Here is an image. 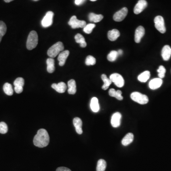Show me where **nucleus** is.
<instances>
[{
    "instance_id": "nucleus-39",
    "label": "nucleus",
    "mask_w": 171,
    "mask_h": 171,
    "mask_svg": "<svg viewBox=\"0 0 171 171\" xmlns=\"http://www.w3.org/2000/svg\"><path fill=\"white\" fill-rule=\"evenodd\" d=\"M123 52V51L122 50H118V56L122 55Z\"/></svg>"
},
{
    "instance_id": "nucleus-36",
    "label": "nucleus",
    "mask_w": 171,
    "mask_h": 171,
    "mask_svg": "<svg viewBox=\"0 0 171 171\" xmlns=\"http://www.w3.org/2000/svg\"><path fill=\"white\" fill-rule=\"evenodd\" d=\"M8 126L4 122H0V133L5 134L8 132Z\"/></svg>"
},
{
    "instance_id": "nucleus-38",
    "label": "nucleus",
    "mask_w": 171,
    "mask_h": 171,
    "mask_svg": "<svg viewBox=\"0 0 171 171\" xmlns=\"http://www.w3.org/2000/svg\"><path fill=\"white\" fill-rule=\"evenodd\" d=\"M86 0H75V4L77 5H80L84 3Z\"/></svg>"
},
{
    "instance_id": "nucleus-3",
    "label": "nucleus",
    "mask_w": 171,
    "mask_h": 171,
    "mask_svg": "<svg viewBox=\"0 0 171 171\" xmlns=\"http://www.w3.org/2000/svg\"><path fill=\"white\" fill-rule=\"evenodd\" d=\"M64 49L63 44L60 41L57 42L56 44L52 45L48 50L47 54L49 57L54 58L60 54V51H62Z\"/></svg>"
},
{
    "instance_id": "nucleus-30",
    "label": "nucleus",
    "mask_w": 171,
    "mask_h": 171,
    "mask_svg": "<svg viewBox=\"0 0 171 171\" xmlns=\"http://www.w3.org/2000/svg\"><path fill=\"white\" fill-rule=\"evenodd\" d=\"M107 167V163L104 159L98 160L97 163V171H105Z\"/></svg>"
},
{
    "instance_id": "nucleus-5",
    "label": "nucleus",
    "mask_w": 171,
    "mask_h": 171,
    "mask_svg": "<svg viewBox=\"0 0 171 171\" xmlns=\"http://www.w3.org/2000/svg\"><path fill=\"white\" fill-rule=\"evenodd\" d=\"M69 25L71 26L72 29H77L79 28H84L86 25V22L84 21L78 20L76 16H73L68 22Z\"/></svg>"
},
{
    "instance_id": "nucleus-7",
    "label": "nucleus",
    "mask_w": 171,
    "mask_h": 171,
    "mask_svg": "<svg viewBox=\"0 0 171 171\" xmlns=\"http://www.w3.org/2000/svg\"><path fill=\"white\" fill-rule=\"evenodd\" d=\"M110 80L112 82L114 83L116 86L118 88H122L124 84V81L123 78L121 75L118 73H114L110 76Z\"/></svg>"
},
{
    "instance_id": "nucleus-27",
    "label": "nucleus",
    "mask_w": 171,
    "mask_h": 171,
    "mask_svg": "<svg viewBox=\"0 0 171 171\" xmlns=\"http://www.w3.org/2000/svg\"><path fill=\"white\" fill-rule=\"evenodd\" d=\"M150 73L149 71H145L139 75L138 77V80L141 82H146L150 78Z\"/></svg>"
},
{
    "instance_id": "nucleus-33",
    "label": "nucleus",
    "mask_w": 171,
    "mask_h": 171,
    "mask_svg": "<svg viewBox=\"0 0 171 171\" xmlns=\"http://www.w3.org/2000/svg\"><path fill=\"white\" fill-rule=\"evenodd\" d=\"M96 27V25L93 24H89L86 25L85 27L83 28L84 32H85L86 34H91L94 28Z\"/></svg>"
},
{
    "instance_id": "nucleus-4",
    "label": "nucleus",
    "mask_w": 171,
    "mask_h": 171,
    "mask_svg": "<svg viewBox=\"0 0 171 171\" xmlns=\"http://www.w3.org/2000/svg\"><path fill=\"white\" fill-rule=\"evenodd\" d=\"M130 97L133 101L141 105L146 104L149 101L147 96L138 92H133L131 94Z\"/></svg>"
},
{
    "instance_id": "nucleus-41",
    "label": "nucleus",
    "mask_w": 171,
    "mask_h": 171,
    "mask_svg": "<svg viewBox=\"0 0 171 171\" xmlns=\"http://www.w3.org/2000/svg\"><path fill=\"white\" fill-rule=\"evenodd\" d=\"M90 1H91L94 2L96 1L97 0H90Z\"/></svg>"
},
{
    "instance_id": "nucleus-6",
    "label": "nucleus",
    "mask_w": 171,
    "mask_h": 171,
    "mask_svg": "<svg viewBox=\"0 0 171 171\" xmlns=\"http://www.w3.org/2000/svg\"><path fill=\"white\" fill-rule=\"evenodd\" d=\"M155 27L161 34L166 32V28L164 24V19L161 16H157L154 20Z\"/></svg>"
},
{
    "instance_id": "nucleus-10",
    "label": "nucleus",
    "mask_w": 171,
    "mask_h": 171,
    "mask_svg": "<svg viewBox=\"0 0 171 171\" xmlns=\"http://www.w3.org/2000/svg\"><path fill=\"white\" fill-rule=\"evenodd\" d=\"M15 90L16 93L20 94L23 91V87L24 85V80L22 78H18L14 81Z\"/></svg>"
},
{
    "instance_id": "nucleus-1",
    "label": "nucleus",
    "mask_w": 171,
    "mask_h": 171,
    "mask_svg": "<svg viewBox=\"0 0 171 171\" xmlns=\"http://www.w3.org/2000/svg\"><path fill=\"white\" fill-rule=\"evenodd\" d=\"M50 142V137L47 130L40 129L38 130L37 134L35 136L34 143L36 147L43 148L47 147Z\"/></svg>"
},
{
    "instance_id": "nucleus-22",
    "label": "nucleus",
    "mask_w": 171,
    "mask_h": 171,
    "mask_svg": "<svg viewBox=\"0 0 171 171\" xmlns=\"http://www.w3.org/2000/svg\"><path fill=\"white\" fill-rule=\"evenodd\" d=\"M122 91L118 90L116 91L114 89H111L109 90V96L112 97H115L117 99L119 100H122L123 99V97L122 96Z\"/></svg>"
},
{
    "instance_id": "nucleus-21",
    "label": "nucleus",
    "mask_w": 171,
    "mask_h": 171,
    "mask_svg": "<svg viewBox=\"0 0 171 171\" xmlns=\"http://www.w3.org/2000/svg\"><path fill=\"white\" fill-rule=\"evenodd\" d=\"M68 93L70 95H74L76 93V83L74 79H70L68 82Z\"/></svg>"
},
{
    "instance_id": "nucleus-8",
    "label": "nucleus",
    "mask_w": 171,
    "mask_h": 171,
    "mask_svg": "<svg viewBox=\"0 0 171 171\" xmlns=\"http://www.w3.org/2000/svg\"><path fill=\"white\" fill-rule=\"evenodd\" d=\"M53 12L51 11H48L41 21V25L42 27L44 28H47L50 26L53 23Z\"/></svg>"
},
{
    "instance_id": "nucleus-19",
    "label": "nucleus",
    "mask_w": 171,
    "mask_h": 171,
    "mask_svg": "<svg viewBox=\"0 0 171 171\" xmlns=\"http://www.w3.org/2000/svg\"><path fill=\"white\" fill-rule=\"evenodd\" d=\"M120 32L117 29H113L112 30L109 31L108 32V38L109 40L112 41L117 40V39L120 36Z\"/></svg>"
},
{
    "instance_id": "nucleus-16",
    "label": "nucleus",
    "mask_w": 171,
    "mask_h": 171,
    "mask_svg": "<svg viewBox=\"0 0 171 171\" xmlns=\"http://www.w3.org/2000/svg\"><path fill=\"white\" fill-rule=\"evenodd\" d=\"M69 54V51L66 50L60 53L58 56V60L59 61V65L63 66L65 64L66 60Z\"/></svg>"
},
{
    "instance_id": "nucleus-15",
    "label": "nucleus",
    "mask_w": 171,
    "mask_h": 171,
    "mask_svg": "<svg viewBox=\"0 0 171 171\" xmlns=\"http://www.w3.org/2000/svg\"><path fill=\"white\" fill-rule=\"evenodd\" d=\"M162 56L163 60L167 61L170 59L171 56V48L170 46H164L162 50Z\"/></svg>"
},
{
    "instance_id": "nucleus-2",
    "label": "nucleus",
    "mask_w": 171,
    "mask_h": 171,
    "mask_svg": "<svg viewBox=\"0 0 171 171\" xmlns=\"http://www.w3.org/2000/svg\"><path fill=\"white\" fill-rule=\"evenodd\" d=\"M38 44V36L37 32L32 31L28 36L27 40V48L28 50H32L36 47Z\"/></svg>"
},
{
    "instance_id": "nucleus-29",
    "label": "nucleus",
    "mask_w": 171,
    "mask_h": 171,
    "mask_svg": "<svg viewBox=\"0 0 171 171\" xmlns=\"http://www.w3.org/2000/svg\"><path fill=\"white\" fill-rule=\"evenodd\" d=\"M3 89L5 93L8 96H12L14 94L12 86L9 83H6L5 84L3 87Z\"/></svg>"
},
{
    "instance_id": "nucleus-18",
    "label": "nucleus",
    "mask_w": 171,
    "mask_h": 171,
    "mask_svg": "<svg viewBox=\"0 0 171 171\" xmlns=\"http://www.w3.org/2000/svg\"><path fill=\"white\" fill-rule=\"evenodd\" d=\"M73 123L77 133L79 134H82L83 131L82 129V121L81 119L79 118H74Z\"/></svg>"
},
{
    "instance_id": "nucleus-35",
    "label": "nucleus",
    "mask_w": 171,
    "mask_h": 171,
    "mask_svg": "<svg viewBox=\"0 0 171 171\" xmlns=\"http://www.w3.org/2000/svg\"><path fill=\"white\" fill-rule=\"evenodd\" d=\"M158 77L160 79H162L165 77V74H166V69L163 67V66H160L159 67V69H158Z\"/></svg>"
},
{
    "instance_id": "nucleus-23",
    "label": "nucleus",
    "mask_w": 171,
    "mask_h": 171,
    "mask_svg": "<svg viewBox=\"0 0 171 171\" xmlns=\"http://www.w3.org/2000/svg\"><path fill=\"white\" fill-rule=\"evenodd\" d=\"M134 140V134L129 133L126 135L122 140V144L124 146H127L133 142Z\"/></svg>"
},
{
    "instance_id": "nucleus-37",
    "label": "nucleus",
    "mask_w": 171,
    "mask_h": 171,
    "mask_svg": "<svg viewBox=\"0 0 171 171\" xmlns=\"http://www.w3.org/2000/svg\"><path fill=\"white\" fill-rule=\"evenodd\" d=\"M56 171H71L70 169L68 168L65 167H60L58 168Z\"/></svg>"
},
{
    "instance_id": "nucleus-20",
    "label": "nucleus",
    "mask_w": 171,
    "mask_h": 171,
    "mask_svg": "<svg viewBox=\"0 0 171 171\" xmlns=\"http://www.w3.org/2000/svg\"><path fill=\"white\" fill-rule=\"evenodd\" d=\"M90 108L94 112L97 113L99 111L100 109L99 103L98 98L96 97H94L91 99L90 102Z\"/></svg>"
},
{
    "instance_id": "nucleus-31",
    "label": "nucleus",
    "mask_w": 171,
    "mask_h": 171,
    "mask_svg": "<svg viewBox=\"0 0 171 171\" xmlns=\"http://www.w3.org/2000/svg\"><path fill=\"white\" fill-rule=\"evenodd\" d=\"M7 31V27L5 22L0 21V42L2 37L5 35Z\"/></svg>"
},
{
    "instance_id": "nucleus-32",
    "label": "nucleus",
    "mask_w": 171,
    "mask_h": 171,
    "mask_svg": "<svg viewBox=\"0 0 171 171\" xmlns=\"http://www.w3.org/2000/svg\"><path fill=\"white\" fill-rule=\"evenodd\" d=\"M118 56V51L113 50L109 53V54L108 55L107 59L109 61L113 62L117 60Z\"/></svg>"
},
{
    "instance_id": "nucleus-24",
    "label": "nucleus",
    "mask_w": 171,
    "mask_h": 171,
    "mask_svg": "<svg viewBox=\"0 0 171 171\" xmlns=\"http://www.w3.org/2000/svg\"><path fill=\"white\" fill-rule=\"evenodd\" d=\"M47 65V71L50 73H52L55 71V61L53 58H49L46 61Z\"/></svg>"
},
{
    "instance_id": "nucleus-11",
    "label": "nucleus",
    "mask_w": 171,
    "mask_h": 171,
    "mask_svg": "<svg viewBox=\"0 0 171 171\" xmlns=\"http://www.w3.org/2000/svg\"><path fill=\"white\" fill-rule=\"evenodd\" d=\"M147 6V2L146 0H139L135 6L134 11L136 15H138L143 11Z\"/></svg>"
},
{
    "instance_id": "nucleus-25",
    "label": "nucleus",
    "mask_w": 171,
    "mask_h": 171,
    "mask_svg": "<svg viewBox=\"0 0 171 171\" xmlns=\"http://www.w3.org/2000/svg\"><path fill=\"white\" fill-rule=\"evenodd\" d=\"M104 17L102 15H96L94 13H90L89 15V19L91 22H98L101 21Z\"/></svg>"
},
{
    "instance_id": "nucleus-40",
    "label": "nucleus",
    "mask_w": 171,
    "mask_h": 171,
    "mask_svg": "<svg viewBox=\"0 0 171 171\" xmlns=\"http://www.w3.org/2000/svg\"><path fill=\"white\" fill-rule=\"evenodd\" d=\"M4 1H5V2H11L13 1L14 0H4Z\"/></svg>"
},
{
    "instance_id": "nucleus-9",
    "label": "nucleus",
    "mask_w": 171,
    "mask_h": 171,
    "mask_svg": "<svg viewBox=\"0 0 171 171\" xmlns=\"http://www.w3.org/2000/svg\"><path fill=\"white\" fill-rule=\"evenodd\" d=\"M128 13V9L126 7H124L119 11H117L113 16V19L115 21L120 22L124 20L126 18Z\"/></svg>"
},
{
    "instance_id": "nucleus-17",
    "label": "nucleus",
    "mask_w": 171,
    "mask_h": 171,
    "mask_svg": "<svg viewBox=\"0 0 171 171\" xmlns=\"http://www.w3.org/2000/svg\"><path fill=\"white\" fill-rule=\"evenodd\" d=\"M51 87L58 92L63 93L65 92L67 89V86L64 82H60L58 84L54 83L51 85Z\"/></svg>"
},
{
    "instance_id": "nucleus-28",
    "label": "nucleus",
    "mask_w": 171,
    "mask_h": 171,
    "mask_svg": "<svg viewBox=\"0 0 171 171\" xmlns=\"http://www.w3.org/2000/svg\"><path fill=\"white\" fill-rule=\"evenodd\" d=\"M101 79H102L103 81H104V84L103 85L102 89L103 90H107L108 89V88H109V86L112 84V81L110 80V79H108L107 76L105 74H102L101 76Z\"/></svg>"
},
{
    "instance_id": "nucleus-12",
    "label": "nucleus",
    "mask_w": 171,
    "mask_h": 171,
    "mask_svg": "<svg viewBox=\"0 0 171 171\" xmlns=\"http://www.w3.org/2000/svg\"><path fill=\"white\" fill-rule=\"evenodd\" d=\"M122 118L121 114L119 112H116L112 116L111 119V125L114 127H119L121 124V119Z\"/></svg>"
},
{
    "instance_id": "nucleus-42",
    "label": "nucleus",
    "mask_w": 171,
    "mask_h": 171,
    "mask_svg": "<svg viewBox=\"0 0 171 171\" xmlns=\"http://www.w3.org/2000/svg\"><path fill=\"white\" fill-rule=\"evenodd\" d=\"M34 1H39V0H34Z\"/></svg>"
},
{
    "instance_id": "nucleus-26",
    "label": "nucleus",
    "mask_w": 171,
    "mask_h": 171,
    "mask_svg": "<svg viewBox=\"0 0 171 171\" xmlns=\"http://www.w3.org/2000/svg\"><path fill=\"white\" fill-rule=\"evenodd\" d=\"M75 39L77 43L80 44V47L85 48L87 46V43L86 42L84 37L80 34H77L75 36Z\"/></svg>"
},
{
    "instance_id": "nucleus-13",
    "label": "nucleus",
    "mask_w": 171,
    "mask_h": 171,
    "mask_svg": "<svg viewBox=\"0 0 171 171\" xmlns=\"http://www.w3.org/2000/svg\"><path fill=\"white\" fill-rule=\"evenodd\" d=\"M145 34V30L142 26H139L136 29L135 34H134V40L136 43H139L141 41V39L143 37Z\"/></svg>"
},
{
    "instance_id": "nucleus-14",
    "label": "nucleus",
    "mask_w": 171,
    "mask_h": 171,
    "mask_svg": "<svg viewBox=\"0 0 171 171\" xmlns=\"http://www.w3.org/2000/svg\"><path fill=\"white\" fill-rule=\"evenodd\" d=\"M163 84V80L160 78L153 79L150 81L149 83V88L151 89L155 90L161 87Z\"/></svg>"
},
{
    "instance_id": "nucleus-34",
    "label": "nucleus",
    "mask_w": 171,
    "mask_h": 171,
    "mask_svg": "<svg viewBox=\"0 0 171 171\" xmlns=\"http://www.w3.org/2000/svg\"><path fill=\"white\" fill-rule=\"evenodd\" d=\"M96 63V60L92 56H88L86 59L85 63L87 66L94 65Z\"/></svg>"
}]
</instances>
